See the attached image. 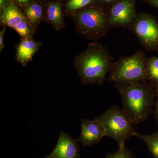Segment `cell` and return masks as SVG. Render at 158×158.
Wrapping results in <instances>:
<instances>
[{
	"label": "cell",
	"mask_w": 158,
	"mask_h": 158,
	"mask_svg": "<svg viewBox=\"0 0 158 158\" xmlns=\"http://www.w3.org/2000/svg\"><path fill=\"white\" fill-rule=\"evenodd\" d=\"M151 6L158 8V0H145Z\"/></svg>",
	"instance_id": "20"
},
{
	"label": "cell",
	"mask_w": 158,
	"mask_h": 158,
	"mask_svg": "<svg viewBox=\"0 0 158 158\" xmlns=\"http://www.w3.org/2000/svg\"><path fill=\"white\" fill-rule=\"evenodd\" d=\"M41 45V43L35 41L32 37L22 38L19 43L15 46V60L23 66H26L32 60Z\"/></svg>",
	"instance_id": "11"
},
{
	"label": "cell",
	"mask_w": 158,
	"mask_h": 158,
	"mask_svg": "<svg viewBox=\"0 0 158 158\" xmlns=\"http://www.w3.org/2000/svg\"><path fill=\"white\" fill-rule=\"evenodd\" d=\"M6 27H4L0 32V52L1 53H2V51L5 47L4 40V36H5V33H6Z\"/></svg>",
	"instance_id": "19"
},
{
	"label": "cell",
	"mask_w": 158,
	"mask_h": 158,
	"mask_svg": "<svg viewBox=\"0 0 158 158\" xmlns=\"http://www.w3.org/2000/svg\"><path fill=\"white\" fill-rule=\"evenodd\" d=\"M127 28L135 34L146 50L158 52V22L155 17L145 13L138 15Z\"/></svg>",
	"instance_id": "6"
},
{
	"label": "cell",
	"mask_w": 158,
	"mask_h": 158,
	"mask_svg": "<svg viewBox=\"0 0 158 158\" xmlns=\"http://www.w3.org/2000/svg\"><path fill=\"white\" fill-rule=\"evenodd\" d=\"M146 81L154 88L158 86V56L146 58Z\"/></svg>",
	"instance_id": "14"
},
{
	"label": "cell",
	"mask_w": 158,
	"mask_h": 158,
	"mask_svg": "<svg viewBox=\"0 0 158 158\" xmlns=\"http://www.w3.org/2000/svg\"><path fill=\"white\" fill-rule=\"evenodd\" d=\"M106 158H135L132 153L125 147L119 148L116 152L109 154Z\"/></svg>",
	"instance_id": "17"
},
{
	"label": "cell",
	"mask_w": 158,
	"mask_h": 158,
	"mask_svg": "<svg viewBox=\"0 0 158 158\" xmlns=\"http://www.w3.org/2000/svg\"><path fill=\"white\" fill-rule=\"evenodd\" d=\"M74 21L79 34L94 42L106 36L111 29L108 11L101 7L90 6L81 9L75 15Z\"/></svg>",
	"instance_id": "4"
},
{
	"label": "cell",
	"mask_w": 158,
	"mask_h": 158,
	"mask_svg": "<svg viewBox=\"0 0 158 158\" xmlns=\"http://www.w3.org/2000/svg\"><path fill=\"white\" fill-rule=\"evenodd\" d=\"M6 1L7 0H0V9L1 12L6 6Z\"/></svg>",
	"instance_id": "22"
},
{
	"label": "cell",
	"mask_w": 158,
	"mask_h": 158,
	"mask_svg": "<svg viewBox=\"0 0 158 158\" xmlns=\"http://www.w3.org/2000/svg\"><path fill=\"white\" fill-rule=\"evenodd\" d=\"M137 16L134 0H118L108 11L111 28L118 27L127 28Z\"/></svg>",
	"instance_id": "7"
},
{
	"label": "cell",
	"mask_w": 158,
	"mask_h": 158,
	"mask_svg": "<svg viewBox=\"0 0 158 158\" xmlns=\"http://www.w3.org/2000/svg\"><path fill=\"white\" fill-rule=\"evenodd\" d=\"M1 12V26L9 27L16 32L29 22L17 6L13 3L6 5Z\"/></svg>",
	"instance_id": "10"
},
{
	"label": "cell",
	"mask_w": 158,
	"mask_h": 158,
	"mask_svg": "<svg viewBox=\"0 0 158 158\" xmlns=\"http://www.w3.org/2000/svg\"><path fill=\"white\" fill-rule=\"evenodd\" d=\"M146 58L141 50L131 56L120 57L113 62L108 81L115 85H123L146 81Z\"/></svg>",
	"instance_id": "3"
},
{
	"label": "cell",
	"mask_w": 158,
	"mask_h": 158,
	"mask_svg": "<svg viewBox=\"0 0 158 158\" xmlns=\"http://www.w3.org/2000/svg\"><path fill=\"white\" fill-rule=\"evenodd\" d=\"M25 16L32 27L36 29L39 25L43 17L42 6L37 3H33L24 9Z\"/></svg>",
	"instance_id": "13"
},
{
	"label": "cell",
	"mask_w": 158,
	"mask_h": 158,
	"mask_svg": "<svg viewBox=\"0 0 158 158\" xmlns=\"http://www.w3.org/2000/svg\"><path fill=\"white\" fill-rule=\"evenodd\" d=\"M121 97L123 110L134 125L148 118L155 104V88L146 81L130 85H115Z\"/></svg>",
	"instance_id": "2"
},
{
	"label": "cell",
	"mask_w": 158,
	"mask_h": 158,
	"mask_svg": "<svg viewBox=\"0 0 158 158\" xmlns=\"http://www.w3.org/2000/svg\"><path fill=\"white\" fill-rule=\"evenodd\" d=\"M47 19L49 22L57 31L64 28L65 24L60 3H52L48 5L47 8Z\"/></svg>",
	"instance_id": "12"
},
{
	"label": "cell",
	"mask_w": 158,
	"mask_h": 158,
	"mask_svg": "<svg viewBox=\"0 0 158 158\" xmlns=\"http://www.w3.org/2000/svg\"><path fill=\"white\" fill-rule=\"evenodd\" d=\"M100 1L103 3L104 4L108 5V4H114L118 1V0H100Z\"/></svg>",
	"instance_id": "21"
},
{
	"label": "cell",
	"mask_w": 158,
	"mask_h": 158,
	"mask_svg": "<svg viewBox=\"0 0 158 158\" xmlns=\"http://www.w3.org/2000/svg\"><path fill=\"white\" fill-rule=\"evenodd\" d=\"M18 2L21 3V4H25L29 2V0H16Z\"/></svg>",
	"instance_id": "23"
},
{
	"label": "cell",
	"mask_w": 158,
	"mask_h": 158,
	"mask_svg": "<svg viewBox=\"0 0 158 158\" xmlns=\"http://www.w3.org/2000/svg\"><path fill=\"white\" fill-rule=\"evenodd\" d=\"M134 136L144 142L154 157L158 158V131L149 135H143L136 132Z\"/></svg>",
	"instance_id": "15"
},
{
	"label": "cell",
	"mask_w": 158,
	"mask_h": 158,
	"mask_svg": "<svg viewBox=\"0 0 158 158\" xmlns=\"http://www.w3.org/2000/svg\"><path fill=\"white\" fill-rule=\"evenodd\" d=\"M96 118L104 128L106 137L115 140L119 148L125 147L126 141L134 136L136 132L131 118L124 110L116 105L111 106Z\"/></svg>",
	"instance_id": "5"
},
{
	"label": "cell",
	"mask_w": 158,
	"mask_h": 158,
	"mask_svg": "<svg viewBox=\"0 0 158 158\" xmlns=\"http://www.w3.org/2000/svg\"><path fill=\"white\" fill-rule=\"evenodd\" d=\"M155 88L156 93V101L155 104V110L153 113L154 117L158 125V86L155 87Z\"/></svg>",
	"instance_id": "18"
},
{
	"label": "cell",
	"mask_w": 158,
	"mask_h": 158,
	"mask_svg": "<svg viewBox=\"0 0 158 158\" xmlns=\"http://www.w3.org/2000/svg\"><path fill=\"white\" fill-rule=\"evenodd\" d=\"M77 139L61 131L56 147L50 154L44 158H80Z\"/></svg>",
	"instance_id": "9"
},
{
	"label": "cell",
	"mask_w": 158,
	"mask_h": 158,
	"mask_svg": "<svg viewBox=\"0 0 158 158\" xmlns=\"http://www.w3.org/2000/svg\"><path fill=\"white\" fill-rule=\"evenodd\" d=\"M81 132L77 139L85 146H90L101 141L106 137L104 128L96 118L93 120L82 118L81 121Z\"/></svg>",
	"instance_id": "8"
},
{
	"label": "cell",
	"mask_w": 158,
	"mask_h": 158,
	"mask_svg": "<svg viewBox=\"0 0 158 158\" xmlns=\"http://www.w3.org/2000/svg\"><path fill=\"white\" fill-rule=\"evenodd\" d=\"M94 1V0H69L66 5V8L69 11H77L92 4Z\"/></svg>",
	"instance_id": "16"
},
{
	"label": "cell",
	"mask_w": 158,
	"mask_h": 158,
	"mask_svg": "<svg viewBox=\"0 0 158 158\" xmlns=\"http://www.w3.org/2000/svg\"><path fill=\"white\" fill-rule=\"evenodd\" d=\"M113 59L106 47L96 42L90 43L74 59L75 67L84 85L104 84L110 73Z\"/></svg>",
	"instance_id": "1"
}]
</instances>
